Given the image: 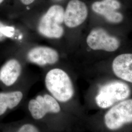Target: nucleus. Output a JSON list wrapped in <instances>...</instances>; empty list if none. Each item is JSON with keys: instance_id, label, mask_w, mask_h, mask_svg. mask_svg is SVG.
Segmentation results:
<instances>
[{"instance_id": "nucleus-4", "label": "nucleus", "mask_w": 132, "mask_h": 132, "mask_svg": "<svg viewBox=\"0 0 132 132\" xmlns=\"http://www.w3.org/2000/svg\"><path fill=\"white\" fill-rule=\"evenodd\" d=\"M106 127L116 131L132 123V99L122 100L110 107L104 117Z\"/></svg>"}, {"instance_id": "nucleus-6", "label": "nucleus", "mask_w": 132, "mask_h": 132, "mask_svg": "<svg viewBox=\"0 0 132 132\" xmlns=\"http://www.w3.org/2000/svg\"><path fill=\"white\" fill-rule=\"evenodd\" d=\"M28 108L32 117L36 120L42 119L47 113H57L61 111L58 101L48 94L39 95L35 99H31Z\"/></svg>"}, {"instance_id": "nucleus-12", "label": "nucleus", "mask_w": 132, "mask_h": 132, "mask_svg": "<svg viewBox=\"0 0 132 132\" xmlns=\"http://www.w3.org/2000/svg\"><path fill=\"white\" fill-rule=\"evenodd\" d=\"M23 97L22 92L19 90L0 93V116L4 114L7 109H12L18 106Z\"/></svg>"}, {"instance_id": "nucleus-14", "label": "nucleus", "mask_w": 132, "mask_h": 132, "mask_svg": "<svg viewBox=\"0 0 132 132\" xmlns=\"http://www.w3.org/2000/svg\"><path fill=\"white\" fill-rule=\"evenodd\" d=\"M20 1L24 5H30L35 1V0H20Z\"/></svg>"}, {"instance_id": "nucleus-10", "label": "nucleus", "mask_w": 132, "mask_h": 132, "mask_svg": "<svg viewBox=\"0 0 132 132\" xmlns=\"http://www.w3.org/2000/svg\"><path fill=\"white\" fill-rule=\"evenodd\" d=\"M112 67L115 76L132 84V53H123L116 57Z\"/></svg>"}, {"instance_id": "nucleus-13", "label": "nucleus", "mask_w": 132, "mask_h": 132, "mask_svg": "<svg viewBox=\"0 0 132 132\" xmlns=\"http://www.w3.org/2000/svg\"><path fill=\"white\" fill-rule=\"evenodd\" d=\"M16 132H40L38 128L32 124H25L19 128Z\"/></svg>"}, {"instance_id": "nucleus-15", "label": "nucleus", "mask_w": 132, "mask_h": 132, "mask_svg": "<svg viewBox=\"0 0 132 132\" xmlns=\"http://www.w3.org/2000/svg\"><path fill=\"white\" fill-rule=\"evenodd\" d=\"M3 1H4V0H0V4H2L3 2Z\"/></svg>"}, {"instance_id": "nucleus-5", "label": "nucleus", "mask_w": 132, "mask_h": 132, "mask_svg": "<svg viewBox=\"0 0 132 132\" xmlns=\"http://www.w3.org/2000/svg\"><path fill=\"white\" fill-rule=\"evenodd\" d=\"M86 42L88 47L94 51L114 52L120 46L118 38L110 35L102 28H94L88 34Z\"/></svg>"}, {"instance_id": "nucleus-7", "label": "nucleus", "mask_w": 132, "mask_h": 132, "mask_svg": "<svg viewBox=\"0 0 132 132\" xmlns=\"http://www.w3.org/2000/svg\"><path fill=\"white\" fill-rule=\"evenodd\" d=\"M88 16L86 5L80 0H71L64 12V23L69 28H75L83 24Z\"/></svg>"}, {"instance_id": "nucleus-2", "label": "nucleus", "mask_w": 132, "mask_h": 132, "mask_svg": "<svg viewBox=\"0 0 132 132\" xmlns=\"http://www.w3.org/2000/svg\"><path fill=\"white\" fill-rule=\"evenodd\" d=\"M64 8L60 5H53L43 15L38 26L39 32L50 39H59L64 34L62 24L64 19Z\"/></svg>"}, {"instance_id": "nucleus-8", "label": "nucleus", "mask_w": 132, "mask_h": 132, "mask_svg": "<svg viewBox=\"0 0 132 132\" xmlns=\"http://www.w3.org/2000/svg\"><path fill=\"white\" fill-rule=\"evenodd\" d=\"M121 7L117 0H102L93 4L92 9L95 13L102 15L109 23L117 24L121 23L124 19L122 14L118 11Z\"/></svg>"}, {"instance_id": "nucleus-3", "label": "nucleus", "mask_w": 132, "mask_h": 132, "mask_svg": "<svg viewBox=\"0 0 132 132\" xmlns=\"http://www.w3.org/2000/svg\"><path fill=\"white\" fill-rule=\"evenodd\" d=\"M131 94L130 87L120 81H113L102 86L95 97L100 108H110L118 102L127 99Z\"/></svg>"}, {"instance_id": "nucleus-9", "label": "nucleus", "mask_w": 132, "mask_h": 132, "mask_svg": "<svg viewBox=\"0 0 132 132\" xmlns=\"http://www.w3.org/2000/svg\"><path fill=\"white\" fill-rule=\"evenodd\" d=\"M28 61L39 66L54 64L58 61V52L52 47L39 46L31 49L27 54Z\"/></svg>"}, {"instance_id": "nucleus-11", "label": "nucleus", "mask_w": 132, "mask_h": 132, "mask_svg": "<svg viewBox=\"0 0 132 132\" xmlns=\"http://www.w3.org/2000/svg\"><path fill=\"white\" fill-rule=\"evenodd\" d=\"M22 72V66L17 60L12 59L6 62L0 70V80L7 86L13 85Z\"/></svg>"}, {"instance_id": "nucleus-1", "label": "nucleus", "mask_w": 132, "mask_h": 132, "mask_svg": "<svg viewBox=\"0 0 132 132\" xmlns=\"http://www.w3.org/2000/svg\"><path fill=\"white\" fill-rule=\"evenodd\" d=\"M45 85L47 90L59 102L65 103L73 96L75 89L70 76L59 68L49 71L45 77Z\"/></svg>"}]
</instances>
